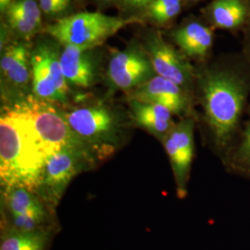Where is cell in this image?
Returning a JSON list of instances; mask_svg holds the SVG:
<instances>
[{"instance_id":"22","label":"cell","mask_w":250,"mask_h":250,"mask_svg":"<svg viewBox=\"0 0 250 250\" xmlns=\"http://www.w3.org/2000/svg\"><path fill=\"white\" fill-rule=\"evenodd\" d=\"M38 3L45 17L56 21L70 15L72 0H38Z\"/></svg>"},{"instance_id":"16","label":"cell","mask_w":250,"mask_h":250,"mask_svg":"<svg viewBox=\"0 0 250 250\" xmlns=\"http://www.w3.org/2000/svg\"><path fill=\"white\" fill-rule=\"evenodd\" d=\"M129 116L137 127L151 134L162 143L176 122L169 108L155 103L128 99Z\"/></svg>"},{"instance_id":"14","label":"cell","mask_w":250,"mask_h":250,"mask_svg":"<svg viewBox=\"0 0 250 250\" xmlns=\"http://www.w3.org/2000/svg\"><path fill=\"white\" fill-rule=\"evenodd\" d=\"M128 99L155 103L169 108L180 119L193 117L189 91L159 75L128 93Z\"/></svg>"},{"instance_id":"4","label":"cell","mask_w":250,"mask_h":250,"mask_svg":"<svg viewBox=\"0 0 250 250\" xmlns=\"http://www.w3.org/2000/svg\"><path fill=\"white\" fill-rule=\"evenodd\" d=\"M140 21L138 17H117L99 11H81L45 25L43 33L52 36L63 46L97 47L125 27Z\"/></svg>"},{"instance_id":"9","label":"cell","mask_w":250,"mask_h":250,"mask_svg":"<svg viewBox=\"0 0 250 250\" xmlns=\"http://www.w3.org/2000/svg\"><path fill=\"white\" fill-rule=\"evenodd\" d=\"M2 210L9 230L35 232L46 229L49 207L35 191L21 187L1 188Z\"/></svg>"},{"instance_id":"15","label":"cell","mask_w":250,"mask_h":250,"mask_svg":"<svg viewBox=\"0 0 250 250\" xmlns=\"http://www.w3.org/2000/svg\"><path fill=\"white\" fill-rule=\"evenodd\" d=\"M43 15L38 0H14L1 16L13 38L31 41L43 33Z\"/></svg>"},{"instance_id":"17","label":"cell","mask_w":250,"mask_h":250,"mask_svg":"<svg viewBox=\"0 0 250 250\" xmlns=\"http://www.w3.org/2000/svg\"><path fill=\"white\" fill-rule=\"evenodd\" d=\"M173 42L187 58L201 59L213 44V33L209 27L198 21H188L171 33Z\"/></svg>"},{"instance_id":"2","label":"cell","mask_w":250,"mask_h":250,"mask_svg":"<svg viewBox=\"0 0 250 250\" xmlns=\"http://www.w3.org/2000/svg\"><path fill=\"white\" fill-rule=\"evenodd\" d=\"M30 113L19 102L2 106L0 117L1 188L21 187L36 192L50 157Z\"/></svg>"},{"instance_id":"25","label":"cell","mask_w":250,"mask_h":250,"mask_svg":"<svg viewBox=\"0 0 250 250\" xmlns=\"http://www.w3.org/2000/svg\"><path fill=\"white\" fill-rule=\"evenodd\" d=\"M96 1L100 5H105V6L115 4V3L119 4V2H120V0H96Z\"/></svg>"},{"instance_id":"1","label":"cell","mask_w":250,"mask_h":250,"mask_svg":"<svg viewBox=\"0 0 250 250\" xmlns=\"http://www.w3.org/2000/svg\"><path fill=\"white\" fill-rule=\"evenodd\" d=\"M208 142L224 162L241 130L250 82L230 69L210 67L196 75Z\"/></svg>"},{"instance_id":"5","label":"cell","mask_w":250,"mask_h":250,"mask_svg":"<svg viewBox=\"0 0 250 250\" xmlns=\"http://www.w3.org/2000/svg\"><path fill=\"white\" fill-rule=\"evenodd\" d=\"M63 46L52 36L42 33L33 42L31 50L32 96L57 105L67 104L71 87L61 62Z\"/></svg>"},{"instance_id":"3","label":"cell","mask_w":250,"mask_h":250,"mask_svg":"<svg viewBox=\"0 0 250 250\" xmlns=\"http://www.w3.org/2000/svg\"><path fill=\"white\" fill-rule=\"evenodd\" d=\"M64 115L96 161L107 159L123 144L125 119L115 107L96 103L73 107L64 111Z\"/></svg>"},{"instance_id":"20","label":"cell","mask_w":250,"mask_h":250,"mask_svg":"<svg viewBox=\"0 0 250 250\" xmlns=\"http://www.w3.org/2000/svg\"><path fill=\"white\" fill-rule=\"evenodd\" d=\"M48 230L21 232L9 230L2 236L0 250H45Z\"/></svg>"},{"instance_id":"12","label":"cell","mask_w":250,"mask_h":250,"mask_svg":"<svg viewBox=\"0 0 250 250\" xmlns=\"http://www.w3.org/2000/svg\"><path fill=\"white\" fill-rule=\"evenodd\" d=\"M195 126L194 117L180 119L162 141L180 198H185L188 195V182L195 157Z\"/></svg>"},{"instance_id":"7","label":"cell","mask_w":250,"mask_h":250,"mask_svg":"<svg viewBox=\"0 0 250 250\" xmlns=\"http://www.w3.org/2000/svg\"><path fill=\"white\" fill-rule=\"evenodd\" d=\"M33 43L14 38L0 51L2 106H9L32 96L31 50Z\"/></svg>"},{"instance_id":"21","label":"cell","mask_w":250,"mask_h":250,"mask_svg":"<svg viewBox=\"0 0 250 250\" xmlns=\"http://www.w3.org/2000/svg\"><path fill=\"white\" fill-rule=\"evenodd\" d=\"M184 0H153L143 15L152 23L163 25L175 18L183 7Z\"/></svg>"},{"instance_id":"6","label":"cell","mask_w":250,"mask_h":250,"mask_svg":"<svg viewBox=\"0 0 250 250\" xmlns=\"http://www.w3.org/2000/svg\"><path fill=\"white\" fill-rule=\"evenodd\" d=\"M95 163L93 155L83 148L64 147L54 153L45 162L36 194L50 209H54L72 179L82 171L91 169Z\"/></svg>"},{"instance_id":"26","label":"cell","mask_w":250,"mask_h":250,"mask_svg":"<svg viewBox=\"0 0 250 250\" xmlns=\"http://www.w3.org/2000/svg\"><path fill=\"white\" fill-rule=\"evenodd\" d=\"M187 1H190V2H198V1H201V0H187Z\"/></svg>"},{"instance_id":"18","label":"cell","mask_w":250,"mask_h":250,"mask_svg":"<svg viewBox=\"0 0 250 250\" xmlns=\"http://www.w3.org/2000/svg\"><path fill=\"white\" fill-rule=\"evenodd\" d=\"M223 164L227 171L250 180V111L248 121Z\"/></svg>"},{"instance_id":"13","label":"cell","mask_w":250,"mask_h":250,"mask_svg":"<svg viewBox=\"0 0 250 250\" xmlns=\"http://www.w3.org/2000/svg\"><path fill=\"white\" fill-rule=\"evenodd\" d=\"M103 60L104 55L101 46L64 45L61 62L70 87L89 89L94 86L100 79Z\"/></svg>"},{"instance_id":"19","label":"cell","mask_w":250,"mask_h":250,"mask_svg":"<svg viewBox=\"0 0 250 250\" xmlns=\"http://www.w3.org/2000/svg\"><path fill=\"white\" fill-rule=\"evenodd\" d=\"M207 14L215 26L233 29L244 22L247 9L241 0H215L208 6Z\"/></svg>"},{"instance_id":"11","label":"cell","mask_w":250,"mask_h":250,"mask_svg":"<svg viewBox=\"0 0 250 250\" xmlns=\"http://www.w3.org/2000/svg\"><path fill=\"white\" fill-rule=\"evenodd\" d=\"M141 43L151 61L156 75L190 91L196 83L197 72L184 54L177 51L160 32L153 29L145 31Z\"/></svg>"},{"instance_id":"10","label":"cell","mask_w":250,"mask_h":250,"mask_svg":"<svg viewBox=\"0 0 250 250\" xmlns=\"http://www.w3.org/2000/svg\"><path fill=\"white\" fill-rule=\"evenodd\" d=\"M156 75L141 41H131L124 49L112 52L106 69L108 85L127 94Z\"/></svg>"},{"instance_id":"23","label":"cell","mask_w":250,"mask_h":250,"mask_svg":"<svg viewBox=\"0 0 250 250\" xmlns=\"http://www.w3.org/2000/svg\"><path fill=\"white\" fill-rule=\"evenodd\" d=\"M152 1L153 0H120L118 6L123 11L131 14L132 17H136L134 14H143Z\"/></svg>"},{"instance_id":"8","label":"cell","mask_w":250,"mask_h":250,"mask_svg":"<svg viewBox=\"0 0 250 250\" xmlns=\"http://www.w3.org/2000/svg\"><path fill=\"white\" fill-rule=\"evenodd\" d=\"M21 103L30 113L36 131L50 155L64 147H76L89 151L73 133L64 111L59 107L60 105L36 99L33 96L21 101Z\"/></svg>"},{"instance_id":"24","label":"cell","mask_w":250,"mask_h":250,"mask_svg":"<svg viewBox=\"0 0 250 250\" xmlns=\"http://www.w3.org/2000/svg\"><path fill=\"white\" fill-rule=\"evenodd\" d=\"M13 1L14 0H0V12H1V15L5 12V10L8 9V7Z\"/></svg>"}]
</instances>
